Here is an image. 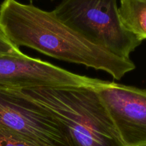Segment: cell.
<instances>
[{"instance_id":"cell-1","label":"cell","mask_w":146,"mask_h":146,"mask_svg":"<svg viewBox=\"0 0 146 146\" xmlns=\"http://www.w3.org/2000/svg\"><path fill=\"white\" fill-rule=\"evenodd\" d=\"M0 30L15 46L51 58L84 65L120 80L135 68L131 58L117 56L90 42L61 22L54 13L17 0L0 4Z\"/></svg>"},{"instance_id":"cell-2","label":"cell","mask_w":146,"mask_h":146,"mask_svg":"<svg viewBox=\"0 0 146 146\" xmlns=\"http://www.w3.org/2000/svg\"><path fill=\"white\" fill-rule=\"evenodd\" d=\"M62 123L72 146H125L95 87L21 89Z\"/></svg>"},{"instance_id":"cell-3","label":"cell","mask_w":146,"mask_h":146,"mask_svg":"<svg viewBox=\"0 0 146 146\" xmlns=\"http://www.w3.org/2000/svg\"><path fill=\"white\" fill-rule=\"evenodd\" d=\"M52 12L86 39L117 56L130 58L142 43L121 24L117 0H61Z\"/></svg>"},{"instance_id":"cell-4","label":"cell","mask_w":146,"mask_h":146,"mask_svg":"<svg viewBox=\"0 0 146 146\" xmlns=\"http://www.w3.org/2000/svg\"><path fill=\"white\" fill-rule=\"evenodd\" d=\"M0 128L40 146H72L62 123L21 89L0 84Z\"/></svg>"},{"instance_id":"cell-5","label":"cell","mask_w":146,"mask_h":146,"mask_svg":"<svg viewBox=\"0 0 146 146\" xmlns=\"http://www.w3.org/2000/svg\"><path fill=\"white\" fill-rule=\"evenodd\" d=\"M103 80L72 73L40 58L0 55V84L24 89L36 87H96Z\"/></svg>"},{"instance_id":"cell-6","label":"cell","mask_w":146,"mask_h":146,"mask_svg":"<svg viewBox=\"0 0 146 146\" xmlns=\"http://www.w3.org/2000/svg\"><path fill=\"white\" fill-rule=\"evenodd\" d=\"M95 89L125 146L146 145V89L107 81Z\"/></svg>"},{"instance_id":"cell-7","label":"cell","mask_w":146,"mask_h":146,"mask_svg":"<svg viewBox=\"0 0 146 146\" xmlns=\"http://www.w3.org/2000/svg\"><path fill=\"white\" fill-rule=\"evenodd\" d=\"M118 14L127 31L142 41L146 39V0H120Z\"/></svg>"},{"instance_id":"cell-8","label":"cell","mask_w":146,"mask_h":146,"mask_svg":"<svg viewBox=\"0 0 146 146\" xmlns=\"http://www.w3.org/2000/svg\"><path fill=\"white\" fill-rule=\"evenodd\" d=\"M0 146H40L27 138L11 132L7 130L0 128Z\"/></svg>"},{"instance_id":"cell-9","label":"cell","mask_w":146,"mask_h":146,"mask_svg":"<svg viewBox=\"0 0 146 146\" xmlns=\"http://www.w3.org/2000/svg\"><path fill=\"white\" fill-rule=\"evenodd\" d=\"M19 47L13 44L0 30V55H21Z\"/></svg>"},{"instance_id":"cell-10","label":"cell","mask_w":146,"mask_h":146,"mask_svg":"<svg viewBox=\"0 0 146 146\" xmlns=\"http://www.w3.org/2000/svg\"><path fill=\"white\" fill-rule=\"evenodd\" d=\"M141 146H146V145H141Z\"/></svg>"},{"instance_id":"cell-11","label":"cell","mask_w":146,"mask_h":146,"mask_svg":"<svg viewBox=\"0 0 146 146\" xmlns=\"http://www.w3.org/2000/svg\"><path fill=\"white\" fill-rule=\"evenodd\" d=\"M30 1H32V0H30Z\"/></svg>"},{"instance_id":"cell-12","label":"cell","mask_w":146,"mask_h":146,"mask_svg":"<svg viewBox=\"0 0 146 146\" xmlns=\"http://www.w3.org/2000/svg\"><path fill=\"white\" fill-rule=\"evenodd\" d=\"M51 1H54V0H51Z\"/></svg>"}]
</instances>
